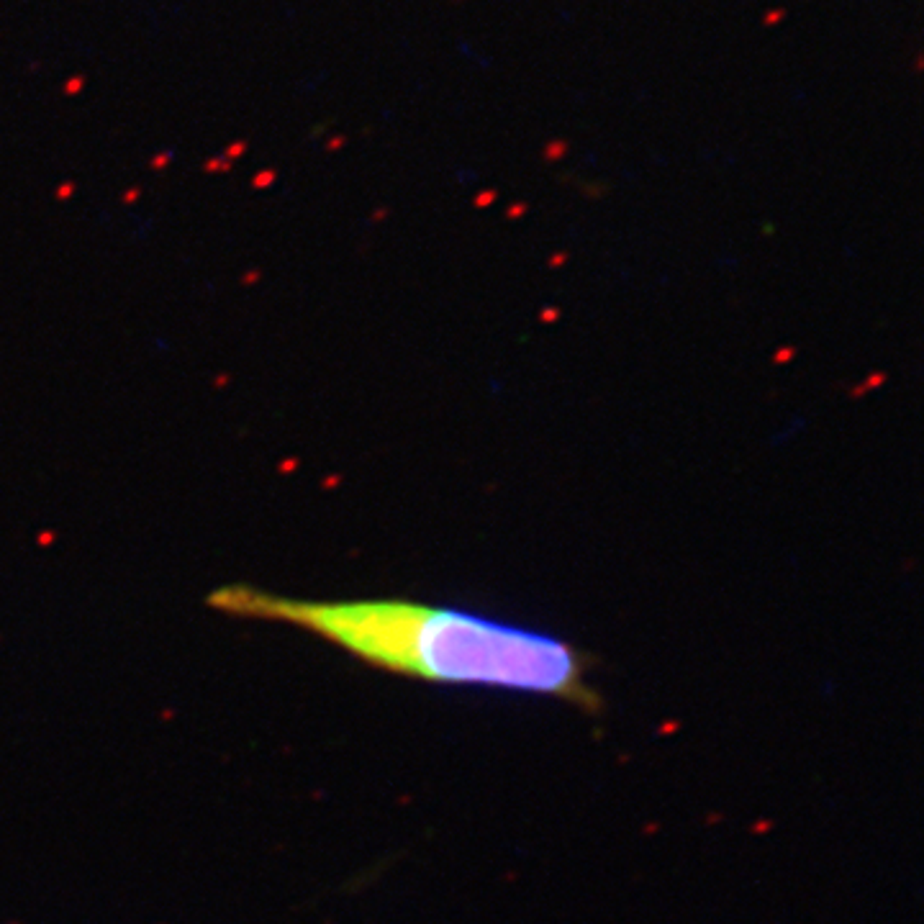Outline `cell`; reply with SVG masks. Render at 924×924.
Wrapping results in <instances>:
<instances>
[{
  "mask_svg": "<svg viewBox=\"0 0 924 924\" xmlns=\"http://www.w3.org/2000/svg\"><path fill=\"white\" fill-rule=\"evenodd\" d=\"M232 616L285 621L314 632L380 671L445 686H486L555 696L596 711L593 660L570 642L486 619L473 611L411 601H301L252 586L208 596Z\"/></svg>",
  "mask_w": 924,
  "mask_h": 924,
  "instance_id": "cell-1",
  "label": "cell"
}]
</instances>
